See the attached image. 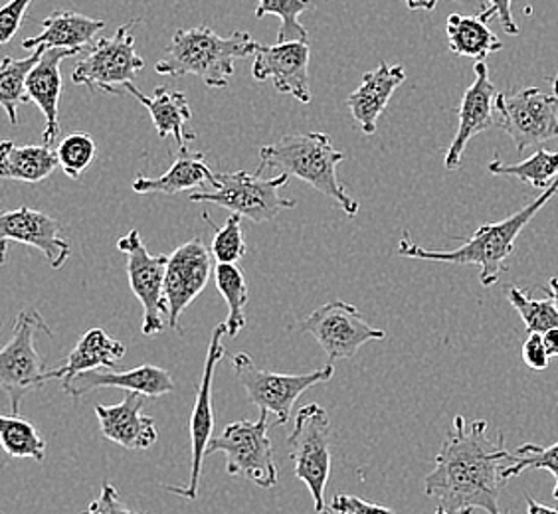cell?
Here are the masks:
<instances>
[{
	"label": "cell",
	"mask_w": 558,
	"mask_h": 514,
	"mask_svg": "<svg viewBox=\"0 0 558 514\" xmlns=\"http://www.w3.org/2000/svg\"><path fill=\"white\" fill-rule=\"evenodd\" d=\"M487 428L485 419L468 424L463 416L453 418L436 465L424 479V491L436 501V513H501L504 469L513 463V451L505 448L504 433L492 440Z\"/></svg>",
	"instance_id": "obj_1"
},
{
	"label": "cell",
	"mask_w": 558,
	"mask_h": 514,
	"mask_svg": "<svg viewBox=\"0 0 558 514\" xmlns=\"http://www.w3.org/2000/svg\"><path fill=\"white\" fill-rule=\"evenodd\" d=\"M558 193V179L543 191L537 200L526 204L517 215L505 218L495 224H485L475 230V234L463 240L462 246L450 252L424 249L414 244L409 234L398 242V254L412 259L424 261H444V264H460L475 266L480 269V281L484 287H492L499 278L509 271L507 259L515 252L517 237L525 230V225L547 206L548 200Z\"/></svg>",
	"instance_id": "obj_2"
},
{
	"label": "cell",
	"mask_w": 558,
	"mask_h": 514,
	"mask_svg": "<svg viewBox=\"0 0 558 514\" xmlns=\"http://www.w3.org/2000/svg\"><path fill=\"white\" fill-rule=\"evenodd\" d=\"M258 46L250 33L220 36L206 24L186 30L181 28L172 36L155 72L169 77L196 75L206 86L225 89L236 72L238 60L256 54Z\"/></svg>",
	"instance_id": "obj_3"
},
{
	"label": "cell",
	"mask_w": 558,
	"mask_h": 514,
	"mask_svg": "<svg viewBox=\"0 0 558 514\" xmlns=\"http://www.w3.org/2000/svg\"><path fill=\"white\" fill-rule=\"evenodd\" d=\"M343 161V150L335 149L333 140L327 133L286 135L259 149L258 172H264L266 167H279L290 176L300 179L339 204L344 215L354 218L361 206L349 196L337 176V169Z\"/></svg>",
	"instance_id": "obj_4"
},
{
	"label": "cell",
	"mask_w": 558,
	"mask_h": 514,
	"mask_svg": "<svg viewBox=\"0 0 558 514\" xmlns=\"http://www.w3.org/2000/svg\"><path fill=\"white\" fill-rule=\"evenodd\" d=\"M290 174L281 172L274 179H262V172H216L208 188L189 193L191 203H210L236 212L250 222H269L283 210L295 208L293 198L281 196V188L290 184Z\"/></svg>",
	"instance_id": "obj_5"
},
{
	"label": "cell",
	"mask_w": 558,
	"mask_h": 514,
	"mask_svg": "<svg viewBox=\"0 0 558 514\" xmlns=\"http://www.w3.org/2000/svg\"><path fill=\"white\" fill-rule=\"evenodd\" d=\"M268 412L259 409V418L256 421L238 419L228 424L222 433L215 436L210 441L206 457L215 453H225L228 475L242 477L262 489L276 487L278 465L268 433Z\"/></svg>",
	"instance_id": "obj_6"
},
{
	"label": "cell",
	"mask_w": 558,
	"mask_h": 514,
	"mask_svg": "<svg viewBox=\"0 0 558 514\" xmlns=\"http://www.w3.org/2000/svg\"><path fill=\"white\" fill-rule=\"evenodd\" d=\"M121 24L111 38L92 44L75 64L72 82L109 96L128 94V84L145 70V60L135 50L133 24Z\"/></svg>",
	"instance_id": "obj_7"
},
{
	"label": "cell",
	"mask_w": 558,
	"mask_h": 514,
	"mask_svg": "<svg viewBox=\"0 0 558 514\" xmlns=\"http://www.w3.org/2000/svg\"><path fill=\"white\" fill-rule=\"evenodd\" d=\"M295 477L307 485L315 513H325V489L331 475V418L319 404L301 407L288 438Z\"/></svg>",
	"instance_id": "obj_8"
},
{
	"label": "cell",
	"mask_w": 558,
	"mask_h": 514,
	"mask_svg": "<svg viewBox=\"0 0 558 514\" xmlns=\"http://www.w3.org/2000/svg\"><path fill=\"white\" fill-rule=\"evenodd\" d=\"M36 332L54 336L40 313L24 309L14 322L11 343L0 353V388L9 396L12 414H21L22 400L26 394L40 390L48 382V368L34 344Z\"/></svg>",
	"instance_id": "obj_9"
},
{
	"label": "cell",
	"mask_w": 558,
	"mask_h": 514,
	"mask_svg": "<svg viewBox=\"0 0 558 514\" xmlns=\"http://www.w3.org/2000/svg\"><path fill=\"white\" fill-rule=\"evenodd\" d=\"M232 368L240 384L246 390L247 400L259 409L276 416L278 426L290 421L291 409L301 394L315 386L327 384L335 376L333 363L305 375H279L271 370H262L246 353L234 354Z\"/></svg>",
	"instance_id": "obj_10"
},
{
	"label": "cell",
	"mask_w": 558,
	"mask_h": 514,
	"mask_svg": "<svg viewBox=\"0 0 558 514\" xmlns=\"http://www.w3.org/2000/svg\"><path fill=\"white\" fill-rule=\"evenodd\" d=\"M497 127L513 139L517 150H525L558 139V96H548L538 87H525L515 94H497Z\"/></svg>",
	"instance_id": "obj_11"
},
{
	"label": "cell",
	"mask_w": 558,
	"mask_h": 514,
	"mask_svg": "<svg viewBox=\"0 0 558 514\" xmlns=\"http://www.w3.org/2000/svg\"><path fill=\"white\" fill-rule=\"evenodd\" d=\"M300 329L319 343L329 363L353 358L366 343L385 341L387 332L365 321L361 311L344 301H329L300 322Z\"/></svg>",
	"instance_id": "obj_12"
},
{
	"label": "cell",
	"mask_w": 558,
	"mask_h": 514,
	"mask_svg": "<svg viewBox=\"0 0 558 514\" xmlns=\"http://www.w3.org/2000/svg\"><path fill=\"white\" fill-rule=\"evenodd\" d=\"M119 252L128 256V276L133 295L143 307L141 331L145 336H155L165 331L167 299H165V278L169 256H150L141 237L140 230H131L128 236L118 242Z\"/></svg>",
	"instance_id": "obj_13"
},
{
	"label": "cell",
	"mask_w": 558,
	"mask_h": 514,
	"mask_svg": "<svg viewBox=\"0 0 558 514\" xmlns=\"http://www.w3.org/2000/svg\"><path fill=\"white\" fill-rule=\"evenodd\" d=\"M226 336L225 325L220 322L213 332V339L206 353L205 370L198 384V392L194 397L193 416H191V441H193V460H191V481L186 487L179 485H165L162 489L172 494H179L183 499L194 501L198 499L203 463H205L206 450L213 441L215 431V407H213V380H215L216 366L225 358L226 346L222 339Z\"/></svg>",
	"instance_id": "obj_14"
},
{
	"label": "cell",
	"mask_w": 558,
	"mask_h": 514,
	"mask_svg": "<svg viewBox=\"0 0 558 514\" xmlns=\"http://www.w3.org/2000/svg\"><path fill=\"white\" fill-rule=\"evenodd\" d=\"M213 257V249H208L201 237L177 247L169 256L165 278L167 325L179 334H183L179 325L181 315L205 291L210 273L215 271Z\"/></svg>",
	"instance_id": "obj_15"
},
{
	"label": "cell",
	"mask_w": 558,
	"mask_h": 514,
	"mask_svg": "<svg viewBox=\"0 0 558 514\" xmlns=\"http://www.w3.org/2000/svg\"><path fill=\"white\" fill-rule=\"evenodd\" d=\"M310 60L312 50L307 40H290L274 46L259 44L252 75L258 82L271 79L279 94L295 97L301 103L312 101V82H310Z\"/></svg>",
	"instance_id": "obj_16"
},
{
	"label": "cell",
	"mask_w": 558,
	"mask_h": 514,
	"mask_svg": "<svg viewBox=\"0 0 558 514\" xmlns=\"http://www.w3.org/2000/svg\"><path fill=\"white\" fill-rule=\"evenodd\" d=\"M0 237H2V259L7 257L9 242L40 249L52 269L64 268L65 261L72 256L70 242L62 237V224L52 216L26 206L2 215Z\"/></svg>",
	"instance_id": "obj_17"
},
{
	"label": "cell",
	"mask_w": 558,
	"mask_h": 514,
	"mask_svg": "<svg viewBox=\"0 0 558 514\" xmlns=\"http://www.w3.org/2000/svg\"><path fill=\"white\" fill-rule=\"evenodd\" d=\"M473 72H475V79H473L472 86L465 89L462 103L458 109L460 121H458L456 137L451 140L450 147L446 150V157H444V167L448 171L460 169L463 150L475 135L499 125L497 118H495V113H497L495 111L497 89L489 79V68L485 62H477Z\"/></svg>",
	"instance_id": "obj_18"
},
{
	"label": "cell",
	"mask_w": 558,
	"mask_h": 514,
	"mask_svg": "<svg viewBox=\"0 0 558 514\" xmlns=\"http://www.w3.org/2000/svg\"><path fill=\"white\" fill-rule=\"evenodd\" d=\"M99 388H119L125 392H140L145 397H161L174 390L172 376L159 366L143 365L131 370L94 368L72 376L62 382V390L75 402Z\"/></svg>",
	"instance_id": "obj_19"
},
{
	"label": "cell",
	"mask_w": 558,
	"mask_h": 514,
	"mask_svg": "<svg viewBox=\"0 0 558 514\" xmlns=\"http://www.w3.org/2000/svg\"><path fill=\"white\" fill-rule=\"evenodd\" d=\"M141 407L143 394L140 392H128V396L113 406L97 404L96 416L101 436L123 450L145 451L153 448L159 440V429L153 418L141 414Z\"/></svg>",
	"instance_id": "obj_20"
},
{
	"label": "cell",
	"mask_w": 558,
	"mask_h": 514,
	"mask_svg": "<svg viewBox=\"0 0 558 514\" xmlns=\"http://www.w3.org/2000/svg\"><path fill=\"white\" fill-rule=\"evenodd\" d=\"M80 52L70 48H44L43 58L28 75V96L43 111L46 127L44 143L52 145L60 137V97H62V70L65 58H74Z\"/></svg>",
	"instance_id": "obj_21"
},
{
	"label": "cell",
	"mask_w": 558,
	"mask_h": 514,
	"mask_svg": "<svg viewBox=\"0 0 558 514\" xmlns=\"http://www.w3.org/2000/svg\"><path fill=\"white\" fill-rule=\"evenodd\" d=\"M407 72L402 65H380L363 75L361 86L347 97V106L351 115L359 123L365 135H375L378 119L387 111L390 97L395 96L398 87L404 84Z\"/></svg>",
	"instance_id": "obj_22"
},
{
	"label": "cell",
	"mask_w": 558,
	"mask_h": 514,
	"mask_svg": "<svg viewBox=\"0 0 558 514\" xmlns=\"http://www.w3.org/2000/svg\"><path fill=\"white\" fill-rule=\"evenodd\" d=\"M43 26V33L22 42L24 50L70 48L82 56L94 44L97 34L106 28V21H96L75 11H54L44 19Z\"/></svg>",
	"instance_id": "obj_23"
},
{
	"label": "cell",
	"mask_w": 558,
	"mask_h": 514,
	"mask_svg": "<svg viewBox=\"0 0 558 514\" xmlns=\"http://www.w3.org/2000/svg\"><path fill=\"white\" fill-rule=\"evenodd\" d=\"M128 91L149 111L153 125L161 139L172 137L179 149H186V143L196 139L193 131H186V123L193 119V111L183 91H169L167 87L159 86L155 89V96L147 97L141 94L133 82L128 84Z\"/></svg>",
	"instance_id": "obj_24"
},
{
	"label": "cell",
	"mask_w": 558,
	"mask_h": 514,
	"mask_svg": "<svg viewBox=\"0 0 558 514\" xmlns=\"http://www.w3.org/2000/svg\"><path fill=\"white\" fill-rule=\"evenodd\" d=\"M216 172L210 171L205 155L191 152L189 149H179L177 161L162 176L149 179L145 174H137L131 188L137 194H181L191 193L196 188H206V183L215 181Z\"/></svg>",
	"instance_id": "obj_25"
},
{
	"label": "cell",
	"mask_w": 558,
	"mask_h": 514,
	"mask_svg": "<svg viewBox=\"0 0 558 514\" xmlns=\"http://www.w3.org/2000/svg\"><path fill=\"white\" fill-rule=\"evenodd\" d=\"M125 353V344L119 343L118 339L109 336L104 329H92L77 341L74 351L68 356V363L54 370H48L46 378L65 382L72 376L94 368H118Z\"/></svg>",
	"instance_id": "obj_26"
},
{
	"label": "cell",
	"mask_w": 558,
	"mask_h": 514,
	"mask_svg": "<svg viewBox=\"0 0 558 514\" xmlns=\"http://www.w3.org/2000/svg\"><path fill=\"white\" fill-rule=\"evenodd\" d=\"M60 167L52 145H16L4 140L0 145V174L19 183H43Z\"/></svg>",
	"instance_id": "obj_27"
},
{
	"label": "cell",
	"mask_w": 558,
	"mask_h": 514,
	"mask_svg": "<svg viewBox=\"0 0 558 514\" xmlns=\"http://www.w3.org/2000/svg\"><path fill=\"white\" fill-rule=\"evenodd\" d=\"M446 36L453 54L472 58L475 62H484L487 56L504 50V42L482 16L450 14L446 22Z\"/></svg>",
	"instance_id": "obj_28"
},
{
	"label": "cell",
	"mask_w": 558,
	"mask_h": 514,
	"mask_svg": "<svg viewBox=\"0 0 558 514\" xmlns=\"http://www.w3.org/2000/svg\"><path fill=\"white\" fill-rule=\"evenodd\" d=\"M44 48H36L33 54L16 60L4 56L0 64V106L7 111L12 125H19V106L31 103L28 96V75L43 58Z\"/></svg>",
	"instance_id": "obj_29"
},
{
	"label": "cell",
	"mask_w": 558,
	"mask_h": 514,
	"mask_svg": "<svg viewBox=\"0 0 558 514\" xmlns=\"http://www.w3.org/2000/svg\"><path fill=\"white\" fill-rule=\"evenodd\" d=\"M216 290L228 303V317L222 322L226 336H238L246 327V305L250 301L244 271L236 264H218L215 268Z\"/></svg>",
	"instance_id": "obj_30"
},
{
	"label": "cell",
	"mask_w": 558,
	"mask_h": 514,
	"mask_svg": "<svg viewBox=\"0 0 558 514\" xmlns=\"http://www.w3.org/2000/svg\"><path fill=\"white\" fill-rule=\"evenodd\" d=\"M0 443L2 450L14 460H34L43 463L46 441L43 433L21 414L0 416Z\"/></svg>",
	"instance_id": "obj_31"
},
{
	"label": "cell",
	"mask_w": 558,
	"mask_h": 514,
	"mask_svg": "<svg viewBox=\"0 0 558 514\" xmlns=\"http://www.w3.org/2000/svg\"><path fill=\"white\" fill-rule=\"evenodd\" d=\"M487 169L497 176H515L521 183L545 191L558 179V150L541 149L526 161L515 164H504L499 157H495Z\"/></svg>",
	"instance_id": "obj_32"
},
{
	"label": "cell",
	"mask_w": 558,
	"mask_h": 514,
	"mask_svg": "<svg viewBox=\"0 0 558 514\" xmlns=\"http://www.w3.org/2000/svg\"><path fill=\"white\" fill-rule=\"evenodd\" d=\"M507 299L515 307L519 317L525 322L526 332H547L558 327V307L553 297L533 299L526 291L515 285L505 287Z\"/></svg>",
	"instance_id": "obj_33"
},
{
	"label": "cell",
	"mask_w": 558,
	"mask_h": 514,
	"mask_svg": "<svg viewBox=\"0 0 558 514\" xmlns=\"http://www.w3.org/2000/svg\"><path fill=\"white\" fill-rule=\"evenodd\" d=\"M313 0H259L256 9V19L264 16H278L281 26L278 30V42L290 40H310V34L301 24L300 16L303 12L312 11Z\"/></svg>",
	"instance_id": "obj_34"
},
{
	"label": "cell",
	"mask_w": 558,
	"mask_h": 514,
	"mask_svg": "<svg viewBox=\"0 0 558 514\" xmlns=\"http://www.w3.org/2000/svg\"><path fill=\"white\" fill-rule=\"evenodd\" d=\"M533 469H545L553 473L555 477V491L553 499L558 501V443H553L548 448L535 445V443H525L521 448L513 450V463H509L504 469V479L509 481L523 472H533Z\"/></svg>",
	"instance_id": "obj_35"
},
{
	"label": "cell",
	"mask_w": 558,
	"mask_h": 514,
	"mask_svg": "<svg viewBox=\"0 0 558 514\" xmlns=\"http://www.w3.org/2000/svg\"><path fill=\"white\" fill-rule=\"evenodd\" d=\"M56 152L62 171L70 179H80L97 157V143L86 131H74L58 143Z\"/></svg>",
	"instance_id": "obj_36"
},
{
	"label": "cell",
	"mask_w": 558,
	"mask_h": 514,
	"mask_svg": "<svg viewBox=\"0 0 558 514\" xmlns=\"http://www.w3.org/2000/svg\"><path fill=\"white\" fill-rule=\"evenodd\" d=\"M206 224L215 230L213 240V256L218 264H236L246 256L247 246L242 232V216L232 212L225 225H216L210 216L203 215Z\"/></svg>",
	"instance_id": "obj_37"
},
{
	"label": "cell",
	"mask_w": 558,
	"mask_h": 514,
	"mask_svg": "<svg viewBox=\"0 0 558 514\" xmlns=\"http://www.w3.org/2000/svg\"><path fill=\"white\" fill-rule=\"evenodd\" d=\"M31 4H33V0H11L0 11V42H11L12 36L21 30L24 14L31 9Z\"/></svg>",
	"instance_id": "obj_38"
},
{
	"label": "cell",
	"mask_w": 558,
	"mask_h": 514,
	"mask_svg": "<svg viewBox=\"0 0 558 514\" xmlns=\"http://www.w3.org/2000/svg\"><path fill=\"white\" fill-rule=\"evenodd\" d=\"M325 513L361 514V513H392L388 506L368 503L354 494H337L329 506H325Z\"/></svg>",
	"instance_id": "obj_39"
},
{
	"label": "cell",
	"mask_w": 558,
	"mask_h": 514,
	"mask_svg": "<svg viewBox=\"0 0 558 514\" xmlns=\"http://www.w3.org/2000/svg\"><path fill=\"white\" fill-rule=\"evenodd\" d=\"M548 358H550V354H548L545 341H543V334L541 332H529L525 344H523V360H525V365L531 370L543 372V370H547Z\"/></svg>",
	"instance_id": "obj_40"
},
{
	"label": "cell",
	"mask_w": 558,
	"mask_h": 514,
	"mask_svg": "<svg viewBox=\"0 0 558 514\" xmlns=\"http://www.w3.org/2000/svg\"><path fill=\"white\" fill-rule=\"evenodd\" d=\"M511 4L513 0H487V9L480 12V16L484 21H492L497 19L501 22L505 33L509 36H517L519 34V26H517L515 19H513V11H511Z\"/></svg>",
	"instance_id": "obj_41"
},
{
	"label": "cell",
	"mask_w": 558,
	"mask_h": 514,
	"mask_svg": "<svg viewBox=\"0 0 558 514\" xmlns=\"http://www.w3.org/2000/svg\"><path fill=\"white\" fill-rule=\"evenodd\" d=\"M87 513H131V509H128L125 504L119 501V494L118 491H116V487H113L111 482L106 481L104 482V487H101V494H99V499H96L94 503L89 504Z\"/></svg>",
	"instance_id": "obj_42"
},
{
	"label": "cell",
	"mask_w": 558,
	"mask_h": 514,
	"mask_svg": "<svg viewBox=\"0 0 558 514\" xmlns=\"http://www.w3.org/2000/svg\"><path fill=\"white\" fill-rule=\"evenodd\" d=\"M402 2L409 7L410 11H436L440 0H402ZM453 2L465 4L470 9H477L480 12L487 9V4H485L487 0H453Z\"/></svg>",
	"instance_id": "obj_43"
},
{
	"label": "cell",
	"mask_w": 558,
	"mask_h": 514,
	"mask_svg": "<svg viewBox=\"0 0 558 514\" xmlns=\"http://www.w3.org/2000/svg\"><path fill=\"white\" fill-rule=\"evenodd\" d=\"M543 341H545L548 354H550V356H558V327L557 329L543 332Z\"/></svg>",
	"instance_id": "obj_44"
},
{
	"label": "cell",
	"mask_w": 558,
	"mask_h": 514,
	"mask_svg": "<svg viewBox=\"0 0 558 514\" xmlns=\"http://www.w3.org/2000/svg\"><path fill=\"white\" fill-rule=\"evenodd\" d=\"M526 503H529V514H535V513H558V509H553V506H547V504H541L529 494L526 497Z\"/></svg>",
	"instance_id": "obj_45"
},
{
	"label": "cell",
	"mask_w": 558,
	"mask_h": 514,
	"mask_svg": "<svg viewBox=\"0 0 558 514\" xmlns=\"http://www.w3.org/2000/svg\"><path fill=\"white\" fill-rule=\"evenodd\" d=\"M548 290H550V297L555 299L558 307V278H550V281H548Z\"/></svg>",
	"instance_id": "obj_46"
},
{
	"label": "cell",
	"mask_w": 558,
	"mask_h": 514,
	"mask_svg": "<svg viewBox=\"0 0 558 514\" xmlns=\"http://www.w3.org/2000/svg\"><path fill=\"white\" fill-rule=\"evenodd\" d=\"M553 91L558 96V72L557 75H555V79H553Z\"/></svg>",
	"instance_id": "obj_47"
}]
</instances>
